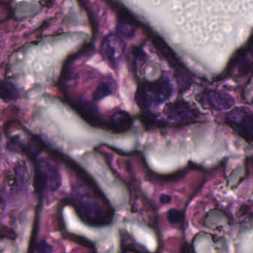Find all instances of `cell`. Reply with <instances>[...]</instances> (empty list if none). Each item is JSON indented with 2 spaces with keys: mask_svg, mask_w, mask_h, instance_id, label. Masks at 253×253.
Wrapping results in <instances>:
<instances>
[{
  "mask_svg": "<svg viewBox=\"0 0 253 253\" xmlns=\"http://www.w3.org/2000/svg\"><path fill=\"white\" fill-rule=\"evenodd\" d=\"M226 124L243 140L251 144L253 141V113L248 108L238 106L231 110L225 118Z\"/></svg>",
  "mask_w": 253,
  "mask_h": 253,
  "instance_id": "7a4b0ae2",
  "label": "cell"
},
{
  "mask_svg": "<svg viewBox=\"0 0 253 253\" xmlns=\"http://www.w3.org/2000/svg\"><path fill=\"white\" fill-rule=\"evenodd\" d=\"M159 201L161 204L166 205V204H169L171 201H172V198H171L169 195L164 193L161 194V196H160Z\"/></svg>",
  "mask_w": 253,
  "mask_h": 253,
  "instance_id": "4fadbf2b",
  "label": "cell"
},
{
  "mask_svg": "<svg viewBox=\"0 0 253 253\" xmlns=\"http://www.w3.org/2000/svg\"><path fill=\"white\" fill-rule=\"evenodd\" d=\"M149 35H150L151 40H152V43L153 44L154 47L157 50L160 55L166 60L167 63L171 66L175 72H177L180 78V81H182V78H184L186 81H189V73H188V69L182 64L178 57L176 55L172 49L170 48L169 45L164 41L161 37L155 35L153 32L149 31Z\"/></svg>",
  "mask_w": 253,
  "mask_h": 253,
  "instance_id": "8992f818",
  "label": "cell"
},
{
  "mask_svg": "<svg viewBox=\"0 0 253 253\" xmlns=\"http://www.w3.org/2000/svg\"><path fill=\"white\" fill-rule=\"evenodd\" d=\"M17 88L8 81H0V100L11 101L18 97Z\"/></svg>",
  "mask_w": 253,
  "mask_h": 253,
  "instance_id": "8fae6325",
  "label": "cell"
},
{
  "mask_svg": "<svg viewBox=\"0 0 253 253\" xmlns=\"http://www.w3.org/2000/svg\"><path fill=\"white\" fill-rule=\"evenodd\" d=\"M167 220L171 224H177L181 223L183 218L182 211L176 208H171L167 211Z\"/></svg>",
  "mask_w": 253,
  "mask_h": 253,
  "instance_id": "7c38bea8",
  "label": "cell"
},
{
  "mask_svg": "<svg viewBox=\"0 0 253 253\" xmlns=\"http://www.w3.org/2000/svg\"><path fill=\"white\" fill-rule=\"evenodd\" d=\"M253 67L252 60V35L249 38V41L242 47L237 50L236 52L231 57L224 72L220 75V79L232 73L236 69L237 75L238 77H244L251 74Z\"/></svg>",
  "mask_w": 253,
  "mask_h": 253,
  "instance_id": "277c9868",
  "label": "cell"
},
{
  "mask_svg": "<svg viewBox=\"0 0 253 253\" xmlns=\"http://www.w3.org/2000/svg\"><path fill=\"white\" fill-rule=\"evenodd\" d=\"M115 4V9L118 11V20L117 23V35L121 38L130 39L135 35L137 29L140 26V22L131 12L121 5H118L117 2Z\"/></svg>",
  "mask_w": 253,
  "mask_h": 253,
  "instance_id": "52a82bcc",
  "label": "cell"
},
{
  "mask_svg": "<svg viewBox=\"0 0 253 253\" xmlns=\"http://www.w3.org/2000/svg\"><path fill=\"white\" fill-rule=\"evenodd\" d=\"M173 92L169 79L162 75L158 79L141 83L135 93V101L143 113H147L152 105L162 104L169 100Z\"/></svg>",
  "mask_w": 253,
  "mask_h": 253,
  "instance_id": "6da1fadb",
  "label": "cell"
},
{
  "mask_svg": "<svg viewBox=\"0 0 253 253\" xmlns=\"http://www.w3.org/2000/svg\"><path fill=\"white\" fill-rule=\"evenodd\" d=\"M126 49V42L117 34H108L103 38L100 45V54L103 60L114 70H117L121 65Z\"/></svg>",
  "mask_w": 253,
  "mask_h": 253,
  "instance_id": "3957f363",
  "label": "cell"
},
{
  "mask_svg": "<svg viewBox=\"0 0 253 253\" xmlns=\"http://www.w3.org/2000/svg\"><path fill=\"white\" fill-rule=\"evenodd\" d=\"M204 97L207 105H208L213 110H228L235 105V100L233 97L230 94L221 90H207Z\"/></svg>",
  "mask_w": 253,
  "mask_h": 253,
  "instance_id": "9c48e42d",
  "label": "cell"
},
{
  "mask_svg": "<svg viewBox=\"0 0 253 253\" xmlns=\"http://www.w3.org/2000/svg\"><path fill=\"white\" fill-rule=\"evenodd\" d=\"M117 90V83L112 76L105 77L97 84L95 90L93 92V100L99 102L109 96L115 94Z\"/></svg>",
  "mask_w": 253,
  "mask_h": 253,
  "instance_id": "30bf717a",
  "label": "cell"
},
{
  "mask_svg": "<svg viewBox=\"0 0 253 253\" xmlns=\"http://www.w3.org/2000/svg\"><path fill=\"white\" fill-rule=\"evenodd\" d=\"M164 115L176 125H183L195 122L201 112L183 100L168 103L164 110Z\"/></svg>",
  "mask_w": 253,
  "mask_h": 253,
  "instance_id": "5b68a950",
  "label": "cell"
},
{
  "mask_svg": "<svg viewBox=\"0 0 253 253\" xmlns=\"http://www.w3.org/2000/svg\"><path fill=\"white\" fill-rule=\"evenodd\" d=\"M133 121V118L128 112L118 109L106 118V130L113 134H124L131 129Z\"/></svg>",
  "mask_w": 253,
  "mask_h": 253,
  "instance_id": "ba28073f",
  "label": "cell"
}]
</instances>
